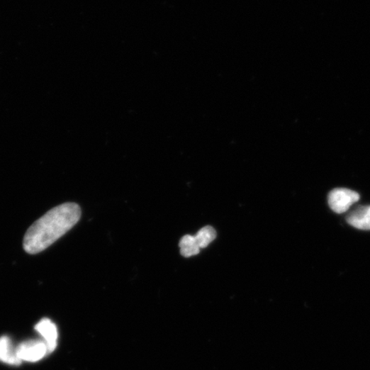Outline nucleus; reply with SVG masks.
Instances as JSON below:
<instances>
[{"instance_id":"obj_2","label":"nucleus","mask_w":370,"mask_h":370,"mask_svg":"<svg viewBox=\"0 0 370 370\" xmlns=\"http://www.w3.org/2000/svg\"><path fill=\"white\" fill-rule=\"evenodd\" d=\"M360 199L359 193L348 189H335L328 195V204L332 211L337 213L349 211L353 204Z\"/></svg>"},{"instance_id":"obj_6","label":"nucleus","mask_w":370,"mask_h":370,"mask_svg":"<svg viewBox=\"0 0 370 370\" xmlns=\"http://www.w3.org/2000/svg\"><path fill=\"white\" fill-rule=\"evenodd\" d=\"M0 361L11 365H19L22 363L9 337L3 336L0 338Z\"/></svg>"},{"instance_id":"obj_8","label":"nucleus","mask_w":370,"mask_h":370,"mask_svg":"<svg viewBox=\"0 0 370 370\" xmlns=\"http://www.w3.org/2000/svg\"><path fill=\"white\" fill-rule=\"evenodd\" d=\"M195 237L200 248H205V247L211 245V242L215 240L216 231L212 226H205V228H201L200 231L197 232Z\"/></svg>"},{"instance_id":"obj_3","label":"nucleus","mask_w":370,"mask_h":370,"mask_svg":"<svg viewBox=\"0 0 370 370\" xmlns=\"http://www.w3.org/2000/svg\"><path fill=\"white\" fill-rule=\"evenodd\" d=\"M20 360L35 363L49 354L47 344L45 341L28 340L20 344L16 348Z\"/></svg>"},{"instance_id":"obj_4","label":"nucleus","mask_w":370,"mask_h":370,"mask_svg":"<svg viewBox=\"0 0 370 370\" xmlns=\"http://www.w3.org/2000/svg\"><path fill=\"white\" fill-rule=\"evenodd\" d=\"M347 221L353 228L370 231V205L352 209L347 216Z\"/></svg>"},{"instance_id":"obj_1","label":"nucleus","mask_w":370,"mask_h":370,"mask_svg":"<svg viewBox=\"0 0 370 370\" xmlns=\"http://www.w3.org/2000/svg\"><path fill=\"white\" fill-rule=\"evenodd\" d=\"M82 215L79 206L68 203L57 206L28 228L23 240L28 254H38L69 231Z\"/></svg>"},{"instance_id":"obj_5","label":"nucleus","mask_w":370,"mask_h":370,"mask_svg":"<svg viewBox=\"0 0 370 370\" xmlns=\"http://www.w3.org/2000/svg\"><path fill=\"white\" fill-rule=\"evenodd\" d=\"M35 330L43 337L45 342L47 344L49 353L55 351L57 340L56 325L50 319L44 318L36 324Z\"/></svg>"},{"instance_id":"obj_7","label":"nucleus","mask_w":370,"mask_h":370,"mask_svg":"<svg viewBox=\"0 0 370 370\" xmlns=\"http://www.w3.org/2000/svg\"><path fill=\"white\" fill-rule=\"evenodd\" d=\"M180 252L184 257H191L200 252V247L195 236L185 235L179 242Z\"/></svg>"}]
</instances>
